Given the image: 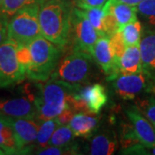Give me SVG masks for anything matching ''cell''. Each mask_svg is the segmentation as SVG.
<instances>
[{
  "mask_svg": "<svg viewBox=\"0 0 155 155\" xmlns=\"http://www.w3.org/2000/svg\"><path fill=\"white\" fill-rule=\"evenodd\" d=\"M34 82L31 86L27 84L23 91L34 102L37 110V119L41 122L56 118L67 107L70 96L81 88L80 84L52 78L43 82Z\"/></svg>",
  "mask_w": 155,
  "mask_h": 155,
  "instance_id": "cell-1",
  "label": "cell"
},
{
  "mask_svg": "<svg viewBox=\"0 0 155 155\" xmlns=\"http://www.w3.org/2000/svg\"><path fill=\"white\" fill-rule=\"evenodd\" d=\"M72 8L71 0H45L39 5L41 35L62 48L70 40Z\"/></svg>",
  "mask_w": 155,
  "mask_h": 155,
  "instance_id": "cell-2",
  "label": "cell"
},
{
  "mask_svg": "<svg viewBox=\"0 0 155 155\" xmlns=\"http://www.w3.org/2000/svg\"><path fill=\"white\" fill-rule=\"evenodd\" d=\"M28 47L32 55V64L26 72V78L33 81H47L61 61L62 48L43 36L34 40Z\"/></svg>",
  "mask_w": 155,
  "mask_h": 155,
  "instance_id": "cell-3",
  "label": "cell"
},
{
  "mask_svg": "<svg viewBox=\"0 0 155 155\" xmlns=\"http://www.w3.org/2000/svg\"><path fill=\"white\" fill-rule=\"evenodd\" d=\"M41 35L39 22V5L23 7L8 22V39L17 45H29Z\"/></svg>",
  "mask_w": 155,
  "mask_h": 155,
  "instance_id": "cell-4",
  "label": "cell"
},
{
  "mask_svg": "<svg viewBox=\"0 0 155 155\" xmlns=\"http://www.w3.org/2000/svg\"><path fill=\"white\" fill-rule=\"evenodd\" d=\"M92 57L80 50L72 49L59 62L50 78L73 84H82L88 80Z\"/></svg>",
  "mask_w": 155,
  "mask_h": 155,
  "instance_id": "cell-5",
  "label": "cell"
},
{
  "mask_svg": "<svg viewBox=\"0 0 155 155\" xmlns=\"http://www.w3.org/2000/svg\"><path fill=\"white\" fill-rule=\"evenodd\" d=\"M17 44L8 39L0 46V89L14 86L26 78L17 59Z\"/></svg>",
  "mask_w": 155,
  "mask_h": 155,
  "instance_id": "cell-6",
  "label": "cell"
},
{
  "mask_svg": "<svg viewBox=\"0 0 155 155\" xmlns=\"http://www.w3.org/2000/svg\"><path fill=\"white\" fill-rule=\"evenodd\" d=\"M99 34L83 14L80 8L73 7L71 19V33L73 49L80 50L92 57V51Z\"/></svg>",
  "mask_w": 155,
  "mask_h": 155,
  "instance_id": "cell-7",
  "label": "cell"
},
{
  "mask_svg": "<svg viewBox=\"0 0 155 155\" xmlns=\"http://www.w3.org/2000/svg\"><path fill=\"white\" fill-rule=\"evenodd\" d=\"M152 78L142 71L131 74L120 73L111 81L115 92L119 97L124 100H131L149 89Z\"/></svg>",
  "mask_w": 155,
  "mask_h": 155,
  "instance_id": "cell-8",
  "label": "cell"
},
{
  "mask_svg": "<svg viewBox=\"0 0 155 155\" xmlns=\"http://www.w3.org/2000/svg\"><path fill=\"white\" fill-rule=\"evenodd\" d=\"M39 122L35 119L11 118V122L16 134L18 154H29L35 149L37 137Z\"/></svg>",
  "mask_w": 155,
  "mask_h": 155,
  "instance_id": "cell-9",
  "label": "cell"
},
{
  "mask_svg": "<svg viewBox=\"0 0 155 155\" xmlns=\"http://www.w3.org/2000/svg\"><path fill=\"white\" fill-rule=\"evenodd\" d=\"M131 127L139 143L153 147L155 146V127L153 124L143 115L136 105H131L125 110Z\"/></svg>",
  "mask_w": 155,
  "mask_h": 155,
  "instance_id": "cell-10",
  "label": "cell"
},
{
  "mask_svg": "<svg viewBox=\"0 0 155 155\" xmlns=\"http://www.w3.org/2000/svg\"><path fill=\"white\" fill-rule=\"evenodd\" d=\"M0 114L11 118L37 119L36 107L26 94L18 97H0Z\"/></svg>",
  "mask_w": 155,
  "mask_h": 155,
  "instance_id": "cell-11",
  "label": "cell"
},
{
  "mask_svg": "<svg viewBox=\"0 0 155 155\" xmlns=\"http://www.w3.org/2000/svg\"><path fill=\"white\" fill-rule=\"evenodd\" d=\"M76 95L83 102L87 114L90 115L98 114L108 103L105 88L100 84L81 87Z\"/></svg>",
  "mask_w": 155,
  "mask_h": 155,
  "instance_id": "cell-12",
  "label": "cell"
},
{
  "mask_svg": "<svg viewBox=\"0 0 155 155\" xmlns=\"http://www.w3.org/2000/svg\"><path fill=\"white\" fill-rule=\"evenodd\" d=\"M92 58L106 75L109 76V80L111 81L118 74H120L115 67L110 41L109 37L99 36L93 47Z\"/></svg>",
  "mask_w": 155,
  "mask_h": 155,
  "instance_id": "cell-13",
  "label": "cell"
},
{
  "mask_svg": "<svg viewBox=\"0 0 155 155\" xmlns=\"http://www.w3.org/2000/svg\"><path fill=\"white\" fill-rule=\"evenodd\" d=\"M142 70L150 77L155 78V30L143 31L140 41Z\"/></svg>",
  "mask_w": 155,
  "mask_h": 155,
  "instance_id": "cell-14",
  "label": "cell"
},
{
  "mask_svg": "<svg viewBox=\"0 0 155 155\" xmlns=\"http://www.w3.org/2000/svg\"><path fill=\"white\" fill-rule=\"evenodd\" d=\"M106 14H113L116 18L120 28L127 23L138 20L136 6L129 5L116 0H108L104 5Z\"/></svg>",
  "mask_w": 155,
  "mask_h": 155,
  "instance_id": "cell-15",
  "label": "cell"
},
{
  "mask_svg": "<svg viewBox=\"0 0 155 155\" xmlns=\"http://www.w3.org/2000/svg\"><path fill=\"white\" fill-rule=\"evenodd\" d=\"M118 147L116 135L104 132L94 135L90 141L88 153L91 155H111L116 153Z\"/></svg>",
  "mask_w": 155,
  "mask_h": 155,
  "instance_id": "cell-16",
  "label": "cell"
},
{
  "mask_svg": "<svg viewBox=\"0 0 155 155\" xmlns=\"http://www.w3.org/2000/svg\"><path fill=\"white\" fill-rule=\"evenodd\" d=\"M0 149L4 154H18L11 117L0 114Z\"/></svg>",
  "mask_w": 155,
  "mask_h": 155,
  "instance_id": "cell-17",
  "label": "cell"
},
{
  "mask_svg": "<svg viewBox=\"0 0 155 155\" xmlns=\"http://www.w3.org/2000/svg\"><path fill=\"white\" fill-rule=\"evenodd\" d=\"M72 133L76 137H90L98 125V119L90 114L77 113L69 122Z\"/></svg>",
  "mask_w": 155,
  "mask_h": 155,
  "instance_id": "cell-18",
  "label": "cell"
},
{
  "mask_svg": "<svg viewBox=\"0 0 155 155\" xmlns=\"http://www.w3.org/2000/svg\"><path fill=\"white\" fill-rule=\"evenodd\" d=\"M120 73L131 74L142 72V63L139 45L128 46L120 61Z\"/></svg>",
  "mask_w": 155,
  "mask_h": 155,
  "instance_id": "cell-19",
  "label": "cell"
},
{
  "mask_svg": "<svg viewBox=\"0 0 155 155\" xmlns=\"http://www.w3.org/2000/svg\"><path fill=\"white\" fill-rule=\"evenodd\" d=\"M59 126H60V123L58 122L56 118L42 121L41 124L39 126L37 137L35 143V148L40 149V148L48 147V141L52 134Z\"/></svg>",
  "mask_w": 155,
  "mask_h": 155,
  "instance_id": "cell-20",
  "label": "cell"
},
{
  "mask_svg": "<svg viewBox=\"0 0 155 155\" xmlns=\"http://www.w3.org/2000/svg\"><path fill=\"white\" fill-rule=\"evenodd\" d=\"M120 31L127 47L140 45L141 35L143 33V28L141 22H139L138 20L124 25L120 28Z\"/></svg>",
  "mask_w": 155,
  "mask_h": 155,
  "instance_id": "cell-21",
  "label": "cell"
},
{
  "mask_svg": "<svg viewBox=\"0 0 155 155\" xmlns=\"http://www.w3.org/2000/svg\"><path fill=\"white\" fill-rule=\"evenodd\" d=\"M45 0H4L0 6V12L10 17L18 10L30 5H40Z\"/></svg>",
  "mask_w": 155,
  "mask_h": 155,
  "instance_id": "cell-22",
  "label": "cell"
},
{
  "mask_svg": "<svg viewBox=\"0 0 155 155\" xmlns=\"http://www.w3.org/2000/svg\"><path fill=\"white\" fill-rule=\"evenodd\" d=\"M74 134L69 125H60L52 134L48 146L62 147L72 144Z\"/></svg>",
  "mask_w": 155,
  "mask_h": 155,
  "instance_id": "cell-23",
  "label": "cell"
},
{
  "mask_svg": "<svg viewBox=\"0 0 155 155\" xmlns=\"http://www.w3.org/2000/svg\"><path fill=\"white\" fill-rule=\"evenodd\" d=\"M83 14L91 23V25L96 28L100 36H104L103 31V21L105 17V12L104 6L102 7H93L87 9H81Z\"/></svg>",
  "mask_w": 155,
  "mask_h": 155,
  "instance_id": "cell-24",
  "label": "cell"
},
{
  "mask_svg": "<svg viewBox=\"0 0 155 155\" xmlns=\"http://www.w3.org/2000/svg\"><path fill=\"white\" fill-rule=\"evenodd\" d=\"M110 46L112 53H113V58H114V63L116 69L120 72L119 66H120V61L122 58V54H124L127 46L125 44V41L123 40L122 35L121 31H117L116 34H114L112 36L110 37Z\"/></svg>",
  "mask_w": 155,
  "mask_h": 155,
  "instance_id": "cell-25",
  "label": "cell"
},
{
  "mask_svg": "<svg viewBox=\"0 0 155 155\" xmlns=\"http://www.w3.org/2000/svg\"><path fill=\"white\" fill-rule=\"evenodd\" d=\"M136 8L139 16L149 25L155 27V0H143Z\"/></svg>",
  "mask_w": 155,
  "mask_h": 155,
  "instance_id": "cell-26",
  "label": "cell"
},
{
  "mask_svg": "<svg viewBox=\"0 0 155 155\" xmlns=\"http://www.w3.org/2000/svg\"><path fill=\"white\" fill-rule=\"evenodd\" d=\"M78 146L74 144L54 147L48 146L43 148H40L35 151V154L41 155H61V154H78Z\"/></svg>",
  "mask_w": 155,
  "mask_h": 155,
  "instance_id": "cell-27",
  "label": "cell"
},
{
  "mask_svg": "<svg viewBox=\"0 0 155 155\" xmlns=\"http://www.w3.org/2000/svg\"><path fill=\"white\" fill-rule=\"evenodd\" d=\"M136 106L150 122L155 124V96L140 99Z\"/></svg>",
  "mask_w": 155,
  "mask_h": 155,
  "instance_id": "cell-28",
  "label": "cell"
},
{
  "mask_svg": "<svg viewBox=\"0 0 155 155\" xmlns=\"http://www.w3.org/2000/svg\"><path fill=\"white\" fill-rule=\"evenodd\" d=\"M17 59L26 74L32 64V55L28 45H17Z\"/></svg>",
  "mask_w": 155,
  "mask_h": 155,
  "instance_id": "cell-29",
  "label": "cell"
},
{
  "mask_svg": "<svg viewBox=\"0 0 155 155\" xmlns=\"http://www.w3.org/2000/svg\"><path fill=\"white\" fill-rule=\"evenodd\" d=\"M119 30H120V26L115 16L111 13L106 14L103 21V31L104 36L110 38Z\"/></svg>",
  "mask_w": 155,
  "mask_h": 155,
  "instance_id": "cell-30",
  "label": "cell"
},
{
  "mask_svg": "<svg viewBox=\"0 0 155 155\" xmlns=\"http://www.w3.org/2000/svg\"><path fill=\"white\" fill-rule=\"evenodd\" d=\"M122 153L123 154H145L155 155V146L148 147L140 143H136L129 147L122 149Z\"/></svg>",
  "mask_w": 155,
  "mask_h": 155,
  "instance_id": "cell-31",
  "label": "cell"
},
{
  "mask_svg": "<svg viewBox=\"0 0 155 155\" xmlns=\"http://www.w3.org/2000/svg\"><path fill=\"white\" fill-rule=\"evenodd\" d=\"M75 114H77L76 111L67 104V107L61 111V114L56 117V119L60 125H68Z\"/></svg>",
  "mask_w": 155,
  "mask_h": 155,
  "instance_id": "cell-32",
  "label": "cell"
},
{
  "mask_svg": "<svg viewBox=\"0 0 155 155\" xmlns=\"http://www.w3.org/2000/svg\"><path fill=\"white\" fill-rule=\"evenodd\" d=\"M9 18L0 12V46L8 40Z\"/></svg>",
  "mask_w": 155,
  "mask_h": 155,
  "instance_id": "cell-33",
  "label": "cell"
},
{
  "mask_svg": "<svg viewBox=\"0 0 155 155\" xmlns=\"http://www.w3.org/2000/svg\"><path fill=\"white\" fill-rule=\"evenodd\" d=\"M108 0H75L77 7L80 9H87L93 7H102Z\"/></svg>",
  "mask_w": 155,
  "mask_h": 155,
  "instance_id": "cell-34",
  "label": "cell"
},
{
  "mask_svg": "<svg viewBox=\"0 0 155 155\" xmlns=\"http://www.w3.org/2000/svg\"><path fill=\"white\" fill-rule=\"evenodd\" d=\"M116 1L121 2V3H124V4H127V5H129L136 6L141 1H143V0H116Z\"/></svg>",
  "mask_w": 155,
  "mask_h": 155,
  "instance_id": "cell-35",
  "label": "cell"
},
{
  "mask_svg": "<svg viewBox=\"0 0 155 155\" xmlns=\"http://www.w3.org/2000/svg\"><path fill=\"white\" fill-rule=\"evenodd\" d=\"M3 154H4V153H3V152L1 151V149H0V155H3Z\"/></svg>",
  "mask_w": 155,
  "mask_h": 155,
  "instance_id": "cell-36",
  "label": "cell"
},
{
  "mask_svg": "<svg viewBox=\"0 0 155 155\" xmlns=\"http://www.w3.org/2000/svg\"><path fill=\"white\" fill-rule=\"evenodd\" d=\"M4 2V0H0V6H1V5H2V3Z\"/></svg>",
  "mask_w": 155,
  "mask_h": 155,
  "instance_id": "cell-37",
  "label": "cell"
},
{
  "mask_svg": "<svg viewBox=\"0 0 155 155\" xmlns=\"http://www.w3.org/2000/svg\"><path fill=\"white\" fill-rule=\"evenodd\" d=\"M153 126H154V127H155V124H153Z\"/></svg>",
  "mask_w": 155,
  "mask_h": 155,
  "instance_id": "cell-38",
  "label": "cell"
}]
</instances>
